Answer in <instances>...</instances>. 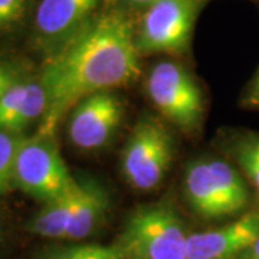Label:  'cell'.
<instances>
[{"label":"cell","mask_w":259,"mask_h":259,"mask_svg":"<svg viewBox=\"0 0 259 259\" xmlns=\"http://www.w3.org/2000/svg\"><path fill=\"white\" fill-rule=\"evenodd\" d=\"M136 30L124 10H102L71 42L47 56L40 74L47 110L35 134L55 139L61 122L83 98L139 79L141 54Z\"/></svg>","instance_id":"cell-1"},{"label":"cell","mask_w":259,"mask_h":259,"mask_svg":"<svg viewBox=\"0 0 259 259\" xmlns=\"http://www.w3.org/2000/svg\"><path fill=\"white\" fill-rule=\"evenodd\" d=\"M183 196L203 219H225L250 210L253 192L241 170L222 158L196 160L185 170Z\"/></svg>","instance_id":"cell-2"},{"label":"cell","mask_w":259,"mask_h":259,"mask_svg":"<svg viewBox=\"0 0 259 259\" xmlns=\"http://www.w3.org/2000/svg\"><path fill=\"white\" fill-rule=\"evenodd\" d=\"M187 241L176 209L157 202L130 213L115 246L124 259H187Z\"/></svg>","instance_id":"cell-3"},{"label":"cell","mask_w":259,"mask_h":259,"mask_svg":"<svg viewBox=\"0 0 259 259\" xmlns=\"http://www.w3.org/2000/svg\"><path fill=\"white\" fill-rule=\"evenodd\" d=\"M146 91L158 114L183 134L202 128L206 104L192 72L175 61H160L146 78Z\"/></svg>","instance_id":"cell-4"},{"label":"cell","mask_w":259,"mask_h":259,"mask_svg":"<svg viewBox=\"0 0 259 259\" xmlns=\"http://www.w3.org/2000/svg\"><path fill=\"white\" fill-rule=\"evenodd\" d=\"M175 157V140L156 117L137 121L121 153V173L136 190L150 192L163 183Z\"/></svg>","instance_id":"cell-5"},{"label":"cell","mask_w":259,"mask_h":259,"mask_svg":"<svg viewBox=\"0 0 259 259\" xmlns=\"http://www.w3.org/2000/svg\"><path fill=\"white\" fill-rule=\"evenodd\" d=\"M74 183L55 139L35 134L22 140L13 171L15 187L37 202L47 203L66 193Z\"/></svg>","instance_id":"cell-6"},{"label":"cell","mask_w":259,"mask_h":259,"mask_svg":"<svg viewBox=\"0 0 259 259\" xmlns=\"http://www.w3.org/2000/svg\"><path fill=\"white\" fill-rule=\"evenodd\" d=\"M206 0H160L144 9L136 30L141 56L182 55L189 49L194 23Z\"/></svg>","instance_id":"cell-7"},{"label":"cell","mask_w":259,"mask_h":259,"mask_svg":"<svg viewBox=\"0 0 259 259\" xmlns=\"http://www.w3.org/2000/svg\"><path fill=\"white\" fill-rule=\"evenodd\" d=\"M125 105L114 91L94 94L79 101L66 124L68 140L82 151L107 147L122 125Z\"/></svg>","instance_id":"cell-8"},{"label":"cell","mask_w":259,"mask_h":259,"mask_svg":"<svg viewBox=\"0 0 259 259\" xmlns=\"http://www.w3.org/2000/svg\"><path fill=\"white\" fill-rule=\"evenodd\" d=\"M101 0H40L33 30L47 56L71 42L98 13Z\"/></svg>","instance_id":"cell-9"},{"label":"cell","mask_w":259,"mask_h":259,"mask_svg":"<svg viewBox=\"0 0 259 259\" xmlns=\"http://www.w3.org/2000/svg\"><path fill=\"white\" fill-rule=\"evenodd\" d=\"M259 239V207L216 229L189 235L187 259H238Z\"/></svg>","instance_id":"cell-10"},{"label":"cell","mask_w":259,"mask_h":259,"mask_svg":"<svg viewBox=\"0 0 259 259\" xmlns=\"http://www.w3.org/2000/svg\"><path fill=\"white\" fill-rule=\"evenodd\" d=\"M47 110V91L39 81L19 79L0 98V128L22 134Z\"/></svg>","instance_id":"cell-11"},{"label":"cell","mask_w":259,"mask_h":259,"mask_svg":"<svg viewBox=\"0 0 259 259\" xmlns=\"http://www.w3.org/2000/svg\"><path fill=\"white\" fill-rule=\"evenodd\" d=\"M74 216L65 239L79 241L93 233L110 209V194L95 180H78Z\"/></svg>","instance_id":"cell-12"},{"label":"cell","mask_w":259,"mask_h":259,"mask_svg":"<svg viewBox=\"0 0 259 259\" xmlns=\"http://www.w3.org/2000/svg\"><path fill=\"white\" fill-rule=\"evenodd\" d=\"M79 183L75 180L72 187L62 196L44 203V207L32 218L28 229L44 238L65 239L74 216Z\"/></svg>","instance_id":"cell-13"},{"label":"cell","mask_w":259,"mask_h":259,"mask_svg":"<svg viewBox=\"0 0 259 259\" xmlns=\"http://www.w3.org/2000/svg\"><path fill=\"white\" fill-rule=\"evenodd\" d=\"M228 153L231 161L241 170L255 197L259 199V133L239 131L232 136Z\"/></svg>","instance_id":"cell-14"},{"label":"cell","mask_w":259,"mask_h":259,"mask_svg":"<svg viewBox=\"0 0 259 259\" xmlns=\"http://www.w3.org/2000/svg\"><path fill=\"white\" fill-rule=\"evenodd\" d=\"M22 134L0 128V196L6 194L13 187V171Z\"/></svg>","instance_id":"cell-15"},{"label":"cell","mask_w":259,"mask_h":259,"mask_svg":"<svg viewBox=\"0 0 259 259\" xmlns=\"http://www.w3.org/2000/svg\"><path fill=\"white\" fill-rule=\"evenodd\" d=\"M54 259H124V256L115 245H79L61 250Z\"/></svg>","instance_id":"cell-16"},{"label":"cell","mask_w":259,"mask_h":259,"mask_svg":"<svg viewBox=\"0 0 259 259\" xmlns=\"http://www.w3.org/2000/svg\"><path fill=\"white\" fill-rule=\"evenodd\" d=\"M29 9V0H0V33L16 29Z\"/></svg>","instance_id":"cell-17"},{"label":"cell","mask_w":259,"mask_h":259,"mask_svg":"<svg viewBox=\"0 0 259 259\" xmlns=\"http://www.w3.org/2000/svg\"><path fill=\"white\" fill-rule=\"evenodd\" d=\"M241 105L243 108L259 111V66L242 93Z\"/></svg>","instance_id":"cell-18"},{"label":"cell","mask_w":259,"mask_h":259,"mask_svg":"<svg viewBox=\"0 0 259 259\" xmlns=\"http://www.w3.org/2000/svg\"><path fill=\"white\" fill-rule=\"evenodd\" d=\"M16 81H19L18 71L8 62L0 61V98Z\"/></svg>","instance_id":"cell-19"},{"label":"cell","mask_w":259,"mask_h":259,"mask_svg":"<svg viewBox=\"0 0 259 259\" xmlns=\"http://www.w3.org/2000/svg\"><path fill=\"white\" fill-rule=\"evenodd\" d=\"M124 6H128V8H136V9H147L148 6L157 3L160 0H120Z\"/></svg>","instance_id":"cell-20"},{"label":"cell","mask_w":259,"mask_h":259,"mask_svg":"<svg viewBox=\"0 0 259 259\" xmlns=\"http://www.w3.org/2000/svg\"><path fill=\"white\" fill-rule=\"evenodd\" d=\"M238 259H259V239L246 252H243Z\"/></svg>","instance_id":"cell-21"}]
</instances>
